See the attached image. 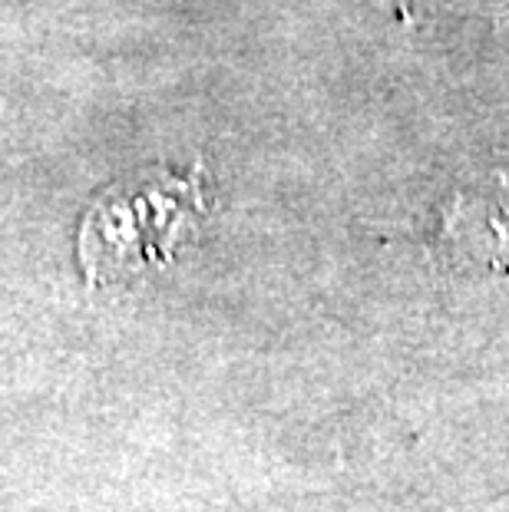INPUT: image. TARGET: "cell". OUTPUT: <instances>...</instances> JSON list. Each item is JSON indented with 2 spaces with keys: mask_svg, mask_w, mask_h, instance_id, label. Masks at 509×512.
Here are the masks:
<instances>
[{
  "mask_svg": "<svg viewBox=\"0 0 509 512\" xmlns=\"http://www.w3.org/2000/svg\"><path fill=\"white\" fill-rule=\"evenodd\" d=\"M483 512H509V493H506V496H500V499H493V503L486 506Z\"/></svg>",
  "mask_w": 509,
  "mask_h": 512,
  "instance_id": "obj_2",
  "label": "cell"
},
{
  "mask_svg": "<svg viewBox=\"0 0 509 512\" xmlns=\"http://www.w3.org/2000/svg\"><path fill=\"white\" fill-rule=\"evenodd\" d=\"M196 212H202V185L196 179L156 176L113 189L83 222V268L90 278H106L166 258Z\"/></svg>",
  "mask_w": 509,
  "mask_h": 512,
  "instance_id": "obj_1",
  "label": "cell"
}]
</instances>
